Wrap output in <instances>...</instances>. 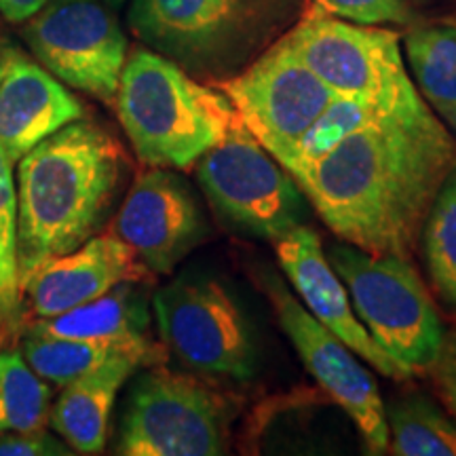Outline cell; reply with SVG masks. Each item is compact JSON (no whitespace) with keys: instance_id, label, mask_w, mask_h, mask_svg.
I'll list each match as a JSON object with an SVG mask.
<instances>
[{"instance_id":"22","label":"cell","mask_w":456,"mask_h":456,"mask_svg":"<svg viewBox=\"0 0 456 456\" xmlns=\"http://www.w3.org/2000/svg\"><path fill=\"white\" fill-rule=\"evenodd\" d=\"M51 395V385L28 366L20 349L0 351V433L45 429Z\"/></svg>"},{"instance_id":"16","label":"cell","mask_w":456,"mask_h":456,"mask_svg":"<svg viewBox=\"0 0 456 456\" xmlns=\"http://www.w3.org/2000/svg\"><path fill=\"white\" fill-rule=\"evenodd\" d=\"M77 118L83 104L64 83L20 49L0 47V146L11 163Z\"/></svg>"},{"instance_id":"9","label":"cell","mask_w":456,"mask_h":456,"mask_svg":"<svg viewBox=\"0 0 456 456\" xmlns=\"http://www.w3.org/2000/svg\"><path fill=\"white\" fill-rule=\"evenodd\" d=\"M165 346L201 374L249 380L256 372L252 332L228 289L216 279L180 277L152 298Z\"/></svg>"},{"instance_id":"4","label":"cell","mask_w":456,"mask_h":456,"mask_svg":"<svg viewBox=\"0 0 456 456\" xmlns=\"http://www.w3.org/2000/svg\"><path fill=\"white\" fill-rule=\"evenodd\" d=\"M305 0H131V32L188 74L232 77L296 24Z\"/></svg>"},{"instance_id":"2","label":"cell","mask_w":456,"mask_h":456,"mask_svg":"<svg viewBox=\"0 0 456 456\" xmlns=\"http://www.w3.org/2000/svg\"><path fill=\"white\" fill-rule=\"evenodd\" d=\"M15 262L21 288L45 262L98 232L117 197L123 152L98 125L77 121L17 161Z\"/></svg>"},{"instance_id":"19","label":"cell","mask_w":456,"mask_h":456,"mask_svg":"<svg viewBox=\"0 0 456 456\" xmlns=\"http://www.w3.org/2000/svg\"><path fill=\"white\" fill-rule=\"evenodd\" d=\"M403 49L419 94L456 138V17L412 26Z\"/></svg>"},{"instance_id":"17","label":"cell","mask_w":456,"mask_h":456,"mask_svg":"<svg viewBox=\"0 0 456 456\" xmlns=\"http://www.w3.org/2000/svg\"><path fill=\"white\" fill-rule=\"evenodd\" d=\"M161 362L163 359L151 353L125 351L61 387L64 391L49 414L53 431L72 448V452H104L108 423L121 387L138 368L159 366Z\"/></svg>"},{"instance_id":"13","label":"cell","mask_w":456,"mask_h":456,"mask_svg":"<svg viewBox=\"0 0 456 456\" xmlns=\"http://www.w3.org/2000/svg\"><path fill=\"white\" fill-rule=\"evenodd\" d=\"M148 271L169 275L203 241L205 220L178 174L151 167L135 178L112 226Z\"/></svg>"},{"instance_id":"24","label":"cell","mask_w":456,"mask_h":456,"mask_svg":"<svg viewBox=\"0 0 456 456\" xmlns=\"http://www.w3.org/2000/svg\"><path fill=\"white\" fill-rule=\"evenodd\" d=\"M380 108L383 106L336 95L326 110L319 114L311 127L302 134V138L296 142V146L281 161V167L292 175L296 171L305 169L306 165L315 163L317 159L326 157L342 140H346L351 134L372 121Z\"/></svg>"},{"instance_id":"5","label":"cell","mask_w":456,"mask_h":456,"mask_svg":"<svg viewBox=\"0 0 456 456\" xmlns=\"http://www.w3.org/2000/svg\"><path fill=\"white\" fill-rule=\"evenodd\" d=\"M349 288L353 311L408 379L429 372L446 330L410 258L336 245L328 258Z\"/></svg>"},{"instance_id":"30","label":"cell","mask_w":456,"mask_h":456,"mask_svg":"<svg viewBox=\"0 0 456 456\" xmlns=\"http://www.w3.org/2000/svg\"><path fill=\"white\" fill-rule=\"evenodd\" d=\"M11 332L9 326H4L3 322H0V351L4 349V340H7V334Z\"/></svg>"},{"instance_id":"14","label":"cell","mask_w":456,"mask_h":456,"mask_svg":"<svg viewBox=\"0 0 456 456\" xmlns=\"http://www.w3.org/2000/svg\"><path fill=\"white\" fill-rule=\"evenodd\" d=\"M151 275L134 249L114 232L89 237L77 249L45 262L21 288V317L47 319L91 302L118 283Z\"/></svg>"},{"instance_id":"7","label":"cell","mask_w":456,"mask_h":456,"mask_svg":"<svg viewBox=\"0 0 456 456\" xmlns=\"http://www.w3.org/2000/svg\"><path fill=\"white\" fill-rule=\"evenodd\" d=\"M294 53L334 95L389 106L412 94L399 34L353 24L311 7L283 34Z\"/></svg>"},{"instance_id":"28","label":"cell","mask_w":456,"mask_h":456,"mask_svg":"<svg viewBox=\"0 0 456 456\" xmlns=\"http://www.w3.org/2000/svg\"><path fill=\"white\" fill-rule=\"evenodd\" d=\"M429 374H433V380H436L444 403L456 419V330L444 334L442 349L437 353V359L431 366Z\"/></svg>"},{"instance_id":"8","label":"cell","mask_w":456,"mask_h":456,"mask_svg":"<svg viewBox=\"0 0 456 456\" xmlns=\"http://www.w3.org/2000/svg\"><path fill=\"white\" fill-rule=\"evenodd\" d=\"M226 427L228 408L220 395L159 363L131 387L117 454L218 456L226 452Z\"/></svg>"},{"instance_id":"23","label":"cell","mask_w":456,"mask_h":456,"mask_svg":"<svg viewBox=\"0 0 456 456\" xmlns=\"http://www.w3.org/2000/svg\"><path fill=\"white\" fill-rule=\"evenodd\" d=\"M420 243L437 296L456 306V167L433 199L420 231Z\"/></svg>"},{"instance_id":"25","label":"cell","mask_w":456,"mask_h":456,"mask_svg":"<svg viewBox=\"0 0 456 456\" xmlns=\"http://www.w3.org/2000/svg\"><path fill=\"white\" fill-rule=\"evenodd\" d=\"M13 167L15 165L0 146V322L11 330H20L21 292L15 262L17 191Z\"/></svg>"},{"instance_id":"11","label":"cell","mask_w":456,"mask_h":456,"mask_svg":"<svg viewBox=\"0 0 456 456\" xmlns=\"http://www.w3.org/2000/svg\"><path fill=\"white\" fill-rule=\"evenodd\" d=\"M21 37L45 70L68 87L114 104L127 61V37L100 0H51Z\"/></svg>"},{"instance_id":"1","label":"cell","mask_w":456,"mask_h":456,"mask_svg":"<svg viewBox=\"0 0 456 456\" xmlns=\"http://www.w3.org/2000/svg\"><path fill=\"white\" fill-rule=\"evenodd\" d=\"M454 167L452 131L414 89L292 178L342 241L412 258L427 212Z\"/></svg>"},{"instance_id":"27","label":"cell","mask_w":456,"mask_h":456,"mask_svg":"<svg viewBox=\"0 0 456 456\" xmlns=\"http://www.w3.org/2000/svg\"><path fill=\"white\" fill-rule=\"evenodd\" d=\"M72 448L45 429L0 433V456H64Z\"/></svg>"},{"instance_id":"21","label":"cell","mask_w":456,"mask_h":456,"mask_svg":"<svg viewBox=\"0 0 456 456\" xmlns=\"http://www.w3.org/2000/svg\"><path fill=\"white\" fill-rule=\"evenodd\" d=\"M389 448L397 456H456V423L423 395H410L387 412Z\"/></svg>"},{"instance_id":"29","label":"cell","mask_w":456,"mask_h":456,"mask_svg":"<svg viewBox=\"0 0 456 456\" xmlns=\"http://www.w3.org/2000/svg\"><path fill=\"white\" fill-rule=\"evenodd\" d=\"M49 3L51 0H0V15L11 24H26Z\"/></svg>"},{"instance_id":"6","label":"cell","mask_w":456,"mask_h":456,"mask_svg":"<svg viewBox=\"0 0 456 456\" xmlns=\"http://www.w3.org/2000/svg\"><path fill=\"white\" fill-rule=\"evenodd\" d=\"M197 180L216 212L239 231L275 243L302 224L298 184L237 112L218 144L197 161Z\"/></svg>"},{"instance_id":"12","label":"cell","mask_w":456,"mask_h":456,"mask_svg":"<svg viewBox=\"0 0 456 456\" xmlns=\"http://www.w3.org/2000/svg\"><path fill=\"white\" fill-rule=\"evenodd\" d=\"M265 289L279 326L294 345L302 363L330 397L351 416L370 454L389 450V425L374 376L353 357L334 332L317 322L277 277L265 279Z\"/></svg>"},{"instance_id":"31","label":"cell","mask_w":456,"mask_h":456,"mask_svg":"<svg viewBox=\"0 0 456 456\" xmlns=\"http://www.w3.org/2000/svg\"><path fill=\"white\" fill-rule=\"evenodd\" d=\"M104 3H106V7H110V9H121L127 0H104Z\"/></svg>"},{"instance_id":"3","label":"cell","mask_w":456,"mask_h":456,"mask_svg":"<svg viewBox=\"0 0 456 456\" xmlns=\"http://www.w3.org/2000/svg\"><path fill=\"white\" fill-rule=\"evenodd\" d=\"M117 114L135 155L148 167L191 169L218 144L235 108L169 57L138 47L125 61Z\"/></svg>"},{"instance_id":"10","label":"cell","mask_w":456,"mask_h":456,"mask_svg":"<svg viewBox=\"0 0 456 456\" xmlns=\"http://www.w3.org/2000/svg\"><path fill=\"white\" fill-rule=\"evenodd\" d=\"M237 117L266 151L281 161L336 95L311 70L285 37L248 66L216 83Z\"/></svg>"},{"instance_id":"18","label":"cell","mask_w":456,"mask_h":456,"mask_svg":"<svg viewBox=\"0 0 456 456\" xmlns=\"http://www.w3.org/2000/svg\"><path fill=\"white\" fill-rule=\"evenodd\" d=\"M30 332L57 338L95 340V342H125L138 345L148 342V306L134 281L118 283L100 298L85 302L77 309L61 315L34 319L28 323Z\"/></svg>"},{"instance_id":"20","label":"cell","mask_w":456,"mask_h":456,"mask_svg":"<svg viewBox=\"0 0 456 456\" xmlns=\"http://www.w3.org/2000/svg\"><path fill=\"white\" fill-rule=\"evenodd\" d=\"M21 355L34 372L53 387H66L78 376L91 372L108 359L125 351L151 353L159 359H165V353L157 342H138V345H125V342H95V340H72L45 336L26 330L20 342Z\"/></svg>"},{"instance_id":"26","label":"cell","mask_w":456,"mask_h":456,"mask_svg":"<svg viewBox=\"0 0 456 456\" xmlns=\"http://www.w3.org/2000/svg\"><path fill=\"white\" fill-rule=\"evenodd\" d=\"M306 3L323 13L353 21V24L408 26L412 21V9L408 0H306Z\"/></svg>"},{"instance_id":"15","label":"cell","mask_w":456,"mask_h":456,"mask_svg":"<svg viewBox=\"0 0 456 456\" xmlns=\"http://www.w3.org/2000/svg\"><path fill=\"white\" fill-rule=\"evenodd\" d=\"M279 265L294 289L309 306L311 315L334 332L353 353L366 359L383 376L408 380L403 370L380 349L353 311L340 277L323 254L322 239L313 228L300 224L275 241Z\"/></svg>"}]
</instances>
